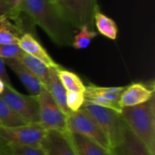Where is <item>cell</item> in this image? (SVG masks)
I'll return each mask as SVG.
<instances>
[{"label":"cell","instance_id":"5","mask_svg":"<svg viewBox=\"0 0 155 155\" xmlns=\"http://www.w3.org/2000/svg\"><path fill=\"white\" fill-rule=\"evenodd\" d=\"M46 130L40 124H25L14 127L0 126V143L5 146H40Z\"/></svg>","mask_w":155,"mask_h":155},{"label":"cell","instance_id":"12","mask_svg":"<svg viewBox=\"0 0 155 155\" xmlns=\"http://www.w3.org/2000/svg\"><path fill=\"white\" fill-rule=\"evenodd\" d=\"M21 49L27 54H30L40 61H42L48 67H58L60 66L56 64L46 50L42 46V45L33 36V35L29 33H25L19 39L18 42Z\"/></svg>","mask_w":155,"mask_h":155},{"label":"cell","instance_id":"14","mask_svg":"<svg viewBox=\"0 0 155 155\" xmlns=\"http://www.w3.org/2000/svg\"><path fill=\"white\" fill-rule=\"evenodd\" d=\"M58 67H49V76H48V83L46 85V89L48 90L49 94L54 98V100L56 102V104L60 106L62 111L66 115H68L71 114V112L69 111L66 105L67 91L64 89V85L62 84L58 77V74H57Z\"/></svg>","mask_w":155,"mask_h":155},{"label":"cell","instance_id":"16","mask_svg":"<svg viewBox=\"0 0 155 155\" xmlns=\"http://www.w3.org/2000/svg\"><path fill=\"white\" fill-rule=\"evenodd\" d=\"M30 73H32L35 77H37L40 82L43 84L45 87H46L48 83V76H49V67L46 66L42 61L39 59L27 54L25 53L17 59Z\"/></svg>","mask_w":155,"mask_h":155},{"label":"cell","instance_id":"2","mask_svg":"<svg viewBox=\"0 0 155 155\" xmlns=\"http://www.w3.org/2000/svg\"><path fill=\"white\" fill-rule=\"evenodd\" d=\"M121 116L134 135L155 155V99L131 107H123Z\"/></svg>","mask_w":155,"mask_h":155},{"label":"cell","instance_id":"4","mask_svg":"<svg viewBox=\"0 0 155 155\" xmlns=\"http://www.w3.org/2000/svg\"><path fill=\"white\" fill-rule=\"evenodd\" d=\"M82 109L84 110L104 131L108 137L113 149L119 140L122 128L124 124L121 113L110 108L95 105L85 101Z\"/></svg>","mask_w":155,"mask_h":155},{"label":"cell","instance_id":"11","mask_svg":"<svg viewBox=\"0 0 155 155\" xmlns=\"http://www.w3.org/2000/svg\"><path fill=\"white\" fill-rule=\"evenodd\" d=\"M154 96L153 85L149 87L142 83H134L124 90L121 94L119 104L123 107H131L146 103Z\"/></svg>","mask_w":155,"mask_h":155},{"label":"cell","instance_id":"8","mask_svg":"<svg viewBox=\"0 0 155 155\" xmlns=\"http://www.w3.org/2000/svg\"><path fill=\"white\" fill-rule=\"evenodd\" d=\"M60 9L74 29H80L83 25L93 28L96 0H61Z\"/></svg>","mask_w":155,"mask_h":155},{"label":"cell","instance_id":"20","mask_svg":"<svg viewBox=\"0 0 155 155\" xmlns=\"http://www.w3.org/2000/svg\"><path fill=\"white\" fill-rule=\"evenodd\" d=\"M26 124L1 97L0 95V126L14 127Z\"/></svg>","mask_w":155,"mask_h":155},{"label":"cell","instance_id":"6","mask_svg":"<svg viewBox=\"0 0 155 155\" xmlns=\"http://www.w3.org/2000/svg\"><path fill=\"white\" fill-rule=\"evenodd\" d=\"M39 106V124L45 130L67 132V115L62 111L46 87H43L37 95Z\"/></svg>","mask_w":155,"mask_h":155},{"label":"cell","instance_id":"17","mask_svg":"<svg viewBox=\"0 0 155 155\" xmlns=\"http://www.w3.org/2000/svg\"><path fill=\"white\" fill-rule=\"evenodd\" d=\"M21 29L5 16L0 17V45H16L19 42Z\"/></svg>","mask_w":155,"mask_h":155},{"label":"cell","instance_id":"29","mask_svg":"<svg viewBox=\"0 0 155 155\" xmlns=\"http://www.w3.org/2000/svg\"><path fill=\"white\" fill-rule=\"evenodd\" d=\"M5 88V84L3 83V81H2V80H0V95H1V94H2V93L4 92Z\"/></svg>","mask_w":155,"mask_h":155},{"label":"cell","instance_id":"24","mask_svg":"<svg viewBox=\"0 0 155 155\" xmlns=\"http://www.w3.org/2000/svg\"><path fill=\"white\" fill-rule=\"evenodd\" d=\"M84 95L82 93L67 92L66 93V105L71 113L80 110L84 104Z\"/></svg>","mask_w":155,"mask_h":155},{"label":"cell","instance_id":"3","mask_svg":"<svg viewBox=\"0 0 155 155\" xmlns=\"http://www.w3.org/2000/svg\"><path fill=\"white\" fill-rule=\"evenodd\" d=\"M67 132L84 136L112 153L110 141L100 126L82 108L67 115Z\"/></svg>","mask_w":155,"mask_h":155},{"label":"cell","instance_id":"28","mask_svg":"<svg viewBox=\"0 0 155 155\" xmlns=\"http://www.w3.org/2000/svg\"><path fill=\"white\" fill-rule=\"evenodd\" d=\"M0 155H12L9 151V148L1 143H0Z\"/></svg>","mask_w":155,"mask_h":155},{"label":"cell","instance_id":"1","mask_svg":"<svg viewBox=\"0 0 155 155\" xmlns=\"http://www.w3.org/2000/svg\"><path fill=\"white\" fill-rule=\"evenodd\" d=\"M19 10L39 25L54 44L62 46L72 45L74 28L54 2L52 0H23Z\"/></svg>","mask_w":155,"mask_h":155},{"label":"cell","instance_id":"13","mask_svg":"<svg viewBox=\"0 0 155 155\" xmlns=\"http://www.w3.org/2000/svg\"><path fill=\"white\" fill-rule=\"evenodd\" d=\"M5 63L17 75V77L20 79V81L31 95L37 96L40 94L42 88L44 87L43 84L17 59H5Z\"/></svg>","mask_w":155,"mask_h":155},{"label":"cell","instance_id":"10","mask_svg":"<svg viewBox=\"0 0 155 155\" xmlns=\"http://www.w3.org/2000/svg\"><path fill=\"white\" fill-rule=\"evenodd\" d=\"M112 153L113 155H153L134 135L125 123L118 142L112 149Z\"/></svg>","mask_w":155,"mask_h":155},{"label":"cell","instance_id":"7","mask_svg":"<svg viewBox=\"0 0 155 155\" xmlns=\"http://www.w3.org/2000/svg\"><path fill=\"white\" fill-rule=\"evenodd\" d=\"M1 97L26 124H39V106L37 96L23 94L17 92L14 87L5 86Z\"/></svg>","mask_w":155,"mask_h":155},{"label":"cell","instance_id":"30","mask_svg":"<svg viewBox=\"0 0 155 155\" xmlns=\"http://www.w3.org/2000/svg\"><path fill=\"white\" fill-rule=\"evenodd\" d=\"M53 2H54L58 6H59V8H60V5H61V0H52Z\"/></svg>","mask_w":155,"mask_h":155},{"label":"cell","instance_id":"19","mask_svg":"<svg viewBox=\"0 0 155 155\" xmlns=\"http://www.w3.org/2000/svg\"><path fill=\"white\" fill-rule=\"evenodd\" d=\"M57 74L62 84L67 92L84 93L85 85L76 74L68 70H64L61 66L57 68Z\"/></svg>","mask_w":155,"mask_h":155},{"label":"cell","instance_id":"22","mask_svg":"<svg viewBox=\"0 0 155 155\" xmlns=\"http://www.w3.org/2000/svg\"><path fill=\"white\" fill-rule=\"evenodd\" d=\"M97 35V32L90 29L87 25H83L79 29V32L74 35L72 45L75 49H85Z\"/></svg>","mask_w":155,"mask_h":155},{"label":"cell","instance_id":"18","mask_svg":"<svg viewBox=\"0 0 155 155\" xmlns=\"http://www.w3.org/2000/svg\"><path fill=\"white\" fill-rule=\"evenodd\" d=\"M94 23L101 35L112 40H115L117 38L118 27L115 22L112 18L106 16L102 12H100L98 10V7L94 15Z\"/></svg>","mask_w":155,"mask_h":155},{"label":"cell","instance_id":"9","mask_svg":"<svg viewBox=\"0 0 155 155\" xmlns=\"http://www.w3.org/2000/svg\"><path fill=\"white\" fill-rule=\"evenodd\" d=\"M40 147L46 155H77L68 132L46 130Z\"/></svg>","mask_w":155,"mask_h":155},{"label":"cell","instance_id":"23","mask_svg":"<svg viewBox=\"0 0 155 155\" xmlns=\"http://www.w3.org/2000/svg\"><path fill=\"white\" fill-rule=\"evenodd\" d=\"M7 147L12 155H46L40 146L9 145Z\"/></svg>","mask_w":155,"mask_h":155},{"label":"cell","instance_id":"26","mask_svg":"<svg viewBox=\"0 0 155 155\" xmlns=\"http://www.w3.org/2000/svg\"><path fill=\"white\" fill-rule=\"evenodd\" d=\"M20 13L22 12L15 10L13 7V5L6 0H0V17L5 16V17L10 18L11 20L17 22V21H20L18 19Z\"/></svg>","mask_w":155,"mask_h":155},{"label":"cell","instance_id":"27","mask_svg":"<svg viewBox=\"0 0 155 155\" xmlns=\"http://www.w3.org/2000/svg\"><path fill=\"white\" fill-rule=\"evenodd\" d=\"M0 80L3 81V83L5 84V86L7 87H13L12 84H11V80L7 74L6 69H5V59L0 57Z\"/></svg>","mask_w":155,"mask_h":155},{"label":"cell","instance_id":"21","mask_svg":"<svg viewBox=\"0 0 155 155\" xmlns=\"http://www.w3.org/2000/svg\"><path fill=\"white\" fill-rule=\"evenodd\" d=\"M124 89H125V87H102V86H96V85L90 84L88 86H85L84 92L100 95L111 102L119 104L121 94Z\"/></svg>","mask_w":155,"mask_h":155},{"label":"cell","instance_id":"25","mask_svg":"<svg viewBox=\"0 0 155 155\" xmlns=\"http://www.w3.org/2000/svg\"><path fill=\"white\" fill-rule=\"evenodd\" d=\"M24 53L18 44L0 45V57L3 59H19Z\"/></svg>","mask_w":155,"mask_h":155},{"label":"cell","instance_id":"15","mask_svg":"<svg viewBox=\"0 0 155 155\" xmlns=\"http://www.w3.org/2000/svg\"><path fill=\"white\" fill-rule=\"evenodd\" d=\"M68 135L77 155H113L110 151L84 136L69 132Z\"/></svg>","mask_w":155,"mask_h":155}]
</instances>
